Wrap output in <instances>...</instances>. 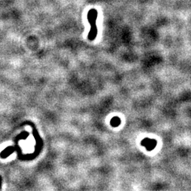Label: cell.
I'll return each instance as SVG.
<instances>
[{"label": "cell", "mask_w": 191, "mask_h": 191, "mask_svg": "<svg viewBox=\"0 0 191 191\" xmlns=\"http://www.w3.org/2000/svg\"><path fill=\"white\" fill-rule=\"evenodd\" d=\"M97 16H98V11L95 9H91L88 12L87 19L89 24H91V31L88 33V38L91 41L94 40L97 35V27L96 24Z\"/></svg>", "instance_id": "cell-1"}, {"label": "cell", "mask_w": 191, "mask_h": 191, "mask_svg": "<svg viewBox=\"0 0 191 191\" xmlns=\"http://www.w3.org/2000/svg\"><path fill=\"white\" fill-rule=\"evenodd\" d=\"M121 122V120L118 117H114L111 120V124L113 127H118Z\"/></svg>", "instance_id": "cell-2"}]
</instances>
